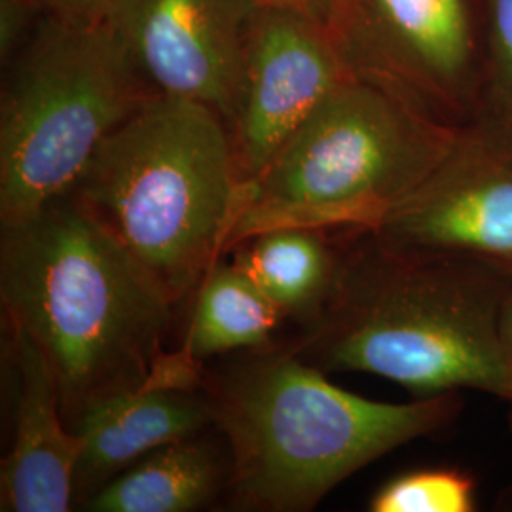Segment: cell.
Masks as SVG:
<instances>
[{
  "label": "cell",
  "instance_id": "8992f818",
  "mask_svg": "<svg viewBox=\"0 0 512 512\" xmlns=\"http://www.w3.org/2000/svg\"><path fill=\"white\" fill-rule=\"evenodd\" d=\"M0 95V222L71 192L114 129L158 90L109 21L44 16Z\"/></svg>",
  "mask_w": 512,
  "mask_h": 512
},
{
  "label": "cell",
  "instance_id": "4fadbf2b",
  "mask_svg": "<svg viewBox=\"0 0 512 512\" xmlns=\"http://www.w3.org/2000/svg\"><path fill=\"white\" fill-rule=\"evenodd\" d=\"M330 230L285 226L243 239L234 251V264L266 294L283 319L302 327L313 323L325 308L336 283L342 247L336 249Z\"/></svg>",
  "mask_w": 512,
  "mask_h": 512
},
{
  "label": "cell",
  "instance_id": "2e32d148",
  "mask_svg": "<svg viewBox=\"0 0 512 512\" xmlns=\"http://www.w3.org/2000/svg\"><path fill=\"white\" fill-rule=\"evenodd\" d=\"M476 482L459 469H418L391 478L372 495V512H473Z\"/></svg>",
  "mask_w": 512,
  "mask_h": 512
},
{
  "label": "cell",
  "instance_id": "7c38bea8",
  "mask_svg": "<svg viewBox=\"0 0 512 512\" xmlns=\"http://www.w3.org/2000/svg\"><path fill=\"white\" fill-rule=\"evenodd\" d=\"M209 421L207 399L179 385H147L95 404L73 427L82 442L76 492L109 480L171 442L194 437Z\"/></svg>",
  "mask_w": 512,
  "mask_h": 512
},
{
  "label": "cell",
  "instance_id": "7a4b0ae2",
  "mask_svg": "<svg viewBox=\"0 0 512 512\" xmlns=\"http://www.w3.org/2000/svg\"><path fill=\"white\" fill-rule=\"evenodd\" d=\"M511 291V270L488 260L355 230L325 308L293 351L323 372L376 374L416 397L475 389L512 404L501 330Z\"/></svg>",
  "mask_w": 512,
  "mask_h": 512
},
{
  "label": "cell",
  "instance_id": "3957f363",
  "mask_svg": "<svg viewBox=\"0 0 512 512\" xmlns=\"http://www.w3.org/2000/svg\"><path fill=\"white\" fill-rule=\"evenodd\" d=\"M241 509L304 512L372 461L456 420L458 391L378 403L330 384L294 351L245 359L209 393Z\"/></svg>",
  "mask_w": 512,
  "mask_h": 512
},
{
  "label": "cell",
  "instance_id": "d6986e66",
  "mask_svg": "<svg viewBox=\"0 0 512 512\" xmlns=\"http://www.w3.org/2000/svg\"><path fill=\"white\" fill-rule=\"evenodd\" d=\"M37 0H0V61L8 65L44 18Z\"/></svg>",
  "mask_w": 512,
  "mask_h": 512
},
{
  "label": "cell",
  "instance_id": "ba28073f",
  "mask_svg": "<svg viewBox=\"0 0 512 512\" xmlns=\"http://www.w3.org/2000/svg\"><path fill=\"white\" fill-rule=\"evenodd\" d=\"M353 59L463 126L490 103L486 0H357Z\"/></svg>",
  "mask_w": 512,
  "mask_h": 512
},
{
  "label": "cell",
  "instance_id": "9c48e42d",
  "mask_svg": "<svg viewBox=\"0 0 512 512\" xmlns=\"http://www.w3.org/2000/svg\"><path fill=\"white\" fill-rule=\"evenodd\" d=\"M258 10L256 0H114L107 21L158 92L200 101L230 129Z\"/></svg>",
  "mask_w": 512,
  "mask_h": 512
},
{
  "label": "cell",
  "instance_id": "52a82bcc",
  "mask_svg": "<svg viewBox=\"0 0 512 512\" xmlns=\"http://www.w3.org/2000/svg\"><path fill=\"white\" fill-rule=\"evenodd\" d=\"M372 232L393 247L476 256L512 272L511 118L488 103Z\"/></svg>",
  "mask_w": 512,
  "mask_h": 512
},
{
  "label": "cell",
  "instance_id": "ffe728a7",
  "mask_svg": "<svg viewBox=\"0 0 512 512\" xmlns=\"http://www.w3.org/2000/svg\"><path fill=\"white\" fill-rule=\"evenodd\" d=\"M44 14L76 23L107 21L114 0H37Z\"/></svg>",
  "mask_w": 512,
  "mask_h": 512
},
{
  "label": "cell",
  "instance_id": "5b68a950",
  "mask_svg": "<svg viewBox=\"0 0 512 512\" xmlns=\"http://www.w3.org/2000/svg\"><path fill=\"white\" fill-rule=\"evenodd\" d=\"M239 186L219 112L156 93L101 143L71 192L177 304L226 253Z\"/></svg>",
  "mask_w": 512,
  "mask_h": 512
},
{
  "label": "cell",
  "instance_id": "6da1fadb",
  "mask_svg": "<svg viewBox=\"0 0 512 512\" xmlns=\"http://www.w3.org/2000/svg\"><path fill=\"white\" fill-rule=\"evenodd\" d=\"M0 300L46 357L71 429L110 397L181 384L164 353L175 302L74 192L2 226Z\"/></svg>",
  "mask_w": 512,
  "mask_h": 512
},
{
  "label": "cell",
  "instance_id": "44dd1931",
  "mask_svg": "<svg viewBox=\"0 0 512 512\" xmlns=\"http://www.w3.org/2000/svg\"><path fill=\"white\" fill-rule=\"evenodd\" d=\"M501 330H503V340H505V346L509 349L512 359V291L505 302V308H503V315H501Z\"/></svg>",
  "mask_w": 512,
  "mask_h": 512
},
{
  "label": "cell",
  "instance_id": "ac0fdd59",
  "mask_svg": "<svg viewBox=\"0 0 512 512\" xmlns=\"http://www.w3.org/2000/svg\"><path fill=\"white\" fill-rule=\"evenodd\" d=\"M260 6L289 10L325 27L353 57L357 35V0H256ZM355 61V59H353Z\"/></svg>",
  "mask_w": 512,
  "mask_h": 512
},
{
  "label": "cell",
  "instance_id": "7402d4cb",
  "mask_svg": "<svg viewBox=\"0 0 512 512\" xmlns=\"http://www.w3.org/2000/svg\"><path fill=\"white\" fill-rule=\"evenodd\" d=\"M505 114H507V112H505ZM507 116H509V114H507ZM509 118H511V120H512V116H509Z\"/></svg>",
  "mask_w": 512,
  "mask_h": 512
},
{
  "label": "cell",
  "instance_id": "8fae6325",
  "mask_svg": "<svg viewBox=\"0 0 512 512\" xmlns=\"http://www.w3.org/2000/svg\"><path fill=\"white\" fill-rule=\"evenodd\" d=\"M8 329L16 401L14 440L0 478V509L71 511L82 442L63 416L46 357L23 330Z\"/></svg>",
  "mask_w": 512,
  "mask_h": 512
},
{
  "label": "cell",
  "instance_id": "9a60e30c",
  "mask_svg": "<svg viewBox=\"0 0 512 512\" xmlns=\"http://www.w3.org/2000/svg\"><path fill=\"white\" fill-rule=\"evenodd\" d=\"M184 344V355L202 363L234 349L264 348L283 315L238 266L222 258L203 277Z\"/></svg>",
  "mask_w": 512,
  "mask_h": 512
},
{
  "label": "cell",
  "instance_id": "277c9868",
  "mask_svg": "<svg viewBox=\"0 0 512 512\" xmlns=\"http://www.w3.org/2000/svg\"><path fill=\"white\" fill-rule=\"evenodd\" d=\"M459 129L389 78L357 71L239 186L226 251L285 226L374 230L442 162Z\"/></svg>",
  "mask_w": 512,
  "mask_h": 512
},
{
  "label": "cell",
  "instance_id": "5bb4252c",
  "mask_svg": "<svg viewBox=\"0 0 512 512\" xmlns=\"http://www.w3.org/2000/svg\"><path fill=\"white\" fill-rule=\"evenodd\" d=\"M219 461L190 439L171 442L133 463L88 501L95 512H188L200 509L217 494Z\"/></svg>",
  "mask_w": 512,
  "mask_h": 512
},
{
  "label": "cell",
  "instance_id": "30bf717a",
  "mask_svg": "<svg viewBox=\"0 0 512 512\" xmlns=\"http://www.w3.org/2000/svg\"><path fill=\"white\" fill-rule=\"evenodd\" d=\"M357 71L348 48L325 27L289 10L260 6L243 101L230 128L241 184L270 164L315 107Z\"/></svg>",
  "mask_w": 512,
  "mask_h": 512
},
{
  "label": "cell",
  "instance_id": "e0dca14e",
  "mask_svg": "<svg viewBox=\"0 0 512 512\" xmlns=\"http://www.w3.org/2000/svg\"><path fill=\"white\" fill-rule=\"evenodd\" d=\"M490 103L512 116V0H486Z\"/></svg>",
  "mask_w": 512,
  "mask_h": 512
}]
</instances>
